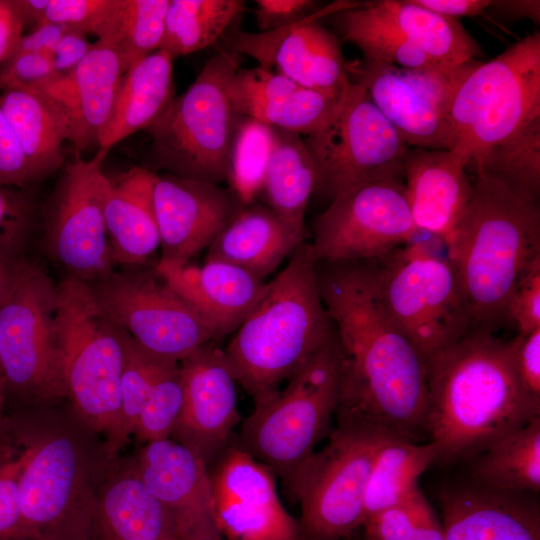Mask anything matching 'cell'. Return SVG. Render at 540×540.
Here are the masks:
<instances>
[{
    "mask_svg": "<svg viewBox=\"0 0 540 540\" xmlns=\"http://www.w3.org/2000/svg\"><path fill=\"white\" fill-rule=\"evenodd\" d=\"M315 275L343 351L337 426L421 443L426 362L381 310L368 261L316 262Z\"/></svg>",
    "mask_w": 540,
    "mask_h": 540,
    "instance_id": "1",
    "label": "cell"
},
{
    "mask_svg": "<svg viewBox=\"0 0 540 540\" xmlns=\"http://www.w3.org/2000/svg\"><path fill=\"white\" fill-rule=\"evenodd\" d=\"M428 441L435 463L469 460L540 416L522 388L510 341L469 330L426 361Z\"/></svg>",
    "mask_w": 540,
    "mask_h": 540,
    "instance_id": "2",
    "label": "cell"
},
{
    "mask_svg": "<svg viewBox=\"0 0 540 540\" xmlns=\"http://www.w3.org/2000/svg\"><path fill=\"white\" fill-rule=\"evenodd\" d=\"M474 175L471 199L443 244L470 330L494 333L508 321V302L520 278L540 258V209L498 179Z\"/></svg>",
    "mask_w": 540,
    "mask_h": 540,
    "instance_id": "3",
    "label": "cell"
},
{
    "mask_svg": "<svg viewBox=\"0 0 540 540\" xmlns=\"http://www.w3.org/2000/svg\"><path fill=\"white\" fill-rule=\"evenodd\" d=\"M311 246L303 242L265 287L224 350L229 369L253 398L279 389L331 336Z\"/></svg>",
    "mask_w": 540,
    "mask_h": 540,
    "instance_id": "4",
    "label": "cell"
},
{
    "mask_svg": "<svg viewBox=\"0 0 540 540\" xmlns=\"http://www.w3.org/2000/svg\"><path fill=\"white\" fill-rule=\"evenodd\" d=\"M342 361L334 329L283 390L254 402L233 444L269 466L285 485L329 431L338 404Z\"/></svg>",
    "mask_w": 540,
    "mask_h": 540,
    "instance_id": "5",
    "label": "cell"
},
{
    "mask_svg": "<svg viewBox=\"0 0 540 540\" xmlns=\"http://www.w3.org/2000/svg\"><path fill=\"white\" fill-rule=\"evenodd\" d=\"M54 336L66 395L93 427L122 440L124 330L73 276L57 285Z\"/></svg>",
    "mask_w": 540,
    "mask_h": 540,
    "instance_id": "6",
    "label": "cell"
},
{
    "mask_svg": "<svg viewBox=\"0 0 540 540\" xmlns=\"http://www.w3.org/2000/svg\"><path fill=\"white\" fill-rule=\"evenodd\" d=\"M416 237L367 261L381 310L426 362L470 330V317L446 254L436 253L432 241Z\"/></svg>",
    "mask_w": 540,
    "mask_h": 540,
    "instance_id": "7",
    "label": "cell"
},
{
    "mask_svg": "<svg viewBox=\"0 0 540 540\" xmlns=\"http://www.w3.org/2000/svg\"><path fill=\"white\" fill-rule=\"evenodd\" d=\"M239 68V54L218 51L146 129L154 169L217 185L228 181L230 146L239 117L228 89Z\"/></svg>",
    "mask_w": 540,
    "mask_h": 540,
    "instance_id": "8",
    "label": "cell"
},
{
    "mask_svg": "<svg viewBox=\"0 0 540 540\" xmlns=\"http://www.w3.org/2000/svg\"><path fill=\"white\" fill-rule=\"evenodd\" d=\"M454 148L466 169L540 119V32L480 62L457 89L449 112Z\"/></svg>",
    "mask_w": 540,
    "mask_h": 540,
    "instance_id": "9",
    "label": "cell"
},
{
    "mask_svg": "<svg viewBox=\"0 0 540 540\" xmlns=\"http://www.w3.org/2000/svg\"><path fill=\"white\" fill-rule=\"evenodd\" d=\"M304 143L314 165V192L331 200L366 183L402 181L410 147L352 81L331 120Z\"/></svg>",
    "mask_w": 540,
    "mask_h": 540,
    "instance_id": "10",
    "label": "cell"
},
{
    "mask_svg": "<svg viewBox=\"0 0 540 540\" xmlns=\"http://www.w3.org/2000/svg\"><path fill=\"white\" fill-rule=\"evenodd\" d=\"M385 439L337 426L284 485L301 505L303 540H341L363 526L369 474Z\"/></svg>",
    "mask_w": 540,
    "mask_h": 540,
    "instance_id": "11",
    "label": "cell"
},
{
    "mask_svg": "<svg viewBox=\"0 0 540 540\" xmlns=\"http://www.w3.org/2000/svg\"><path fill=\"white\" fill-rule=\"evenodd\" d=\"M480 62L404 69L364 58L348 63V72L410 147L452 150L451 103L462 81Z\"/></svg>",
    "mask_w": 540,
    "mask_h": 540,
    "instance_id": "12",
    "label": "cell"
},
{
    "mask_svg": "<svg viewBox=\"0 0 540 540\" xmlns=\"http://www.w3.org/2000/svg\"><path fill=\"white\" fill-rule=\"evenodd\" d=\"M88 286L103 311L153 355L181 362L215 341L207 325L154 268L113 271Z\"/></svg>",
    "mask_w": 540,
    "mask_h": 540,
    "instance_id": "13",
    "label": "cell"
},
{
    "mask_svg": "<svg viewBox=\"0 0 540 540\" xmlns=\"http://www.w3.org/2000/svg\"><path fill=\"white\" fill-rule=\"evenodd\" d=\"M418 234L403 181L388 180L359 185L332 199L314 219L310 246L315 263L367 261Z\"/></svg>",
    "mask_w": 540,
    "mask_h": 540,
    "instance_id": "14",
    "label": "cell"
},
{
    "mask_svg": "<svg viewBox=\"0 0 540 540\" xmlns=\"http://www.w3.org/2000/svg\"><path fill=\"white\" fill-rule=\"evenodd\" d=\"M57 285L28 265L0 307V360L7 389L28 399L63 397L54 336Z\"/></svg>",
    "mask_w": 540,
    "mask_h": 540,
    "instance_id": "15",
    "label": "cell"
},
{
    "mask_svg": "<svg viewBox=\"0 0 540 540\" xmlns=\"http://www.w3.org/2000/svg\"><path fill=\"white\" fill-rule=\"evenodd\" d=\"M107 151L92 159L80 155L66 165L56 186L46 219L45 241L52 257L87 284L114 270L105 223L110 179L102 170Z\"/></svg>",
    "mask_w": 540,
    "mask_h": 540,
    "instance_id": "16",
    "label": "cell"
},
{
    "mask_svg": "<svg viewBox=\"0 0 540 540\" xmlns=\"http://www.w3.org/2000/svg\"><path fill=\"white\" fill-rule=\"evenodd\" d=\"M79 456L57 437L32 444L18 480L26 540H92L95 510L79 495Z\"/></svg>",
    "mask_w": 540,
    "mask_h": 540,
    "instance_id": "17",
    "label": "cell"
},
{
    "mask_svg": "<svg viewBox=\"0 0 540 540\" xmlns=\"http://www.w3.org/2000/svg\"><path fill=\"white\" fill-rule=\"evenodd\" d=\"M356 3L337 1L303 20L267 32L238 28L223 36V50L245 54L259 66L281 74L299 86L342 93L350 83L348 63L337 37L318 20Z\"/></svg>",
    "mask_w": 540,
    "mask_h": 540,
    "instance_id": "18",
    "label": "cell"
},
{
    "mask_svg": "<svg viewBox=\"0 0 540 540\" xmlns=\"http://www.w3.org/2000/svg\"><path fill=\"white\" fill-rule=\"evenodd\" d=\"M214 513L228 540H303L283 507L275 473L233 443L209 466Z\"/></svg>",
    "mask_w": 540,
    "mask_h": 540,
    "instance_id": "19",
    "label": "cell"
},
{
    "mask_svg": "<svg viewBox=\"0 0 540 540\" xmlns=\"http://www.w3.org/2000/svg\"><path fill=\"white\" fill-rule=\"evenodd\" d=\"M180 364L183 404L171 435L207 466L230 445L240 421L234 379L224 350L209 343Z\"/></svg>",
    "mask_w": 540,
    "mask_h": 540,
    "instance_id": "20",
    "label": "cell"
},
{
    "mask_svg": "<svg viewBox=\"0 0 540 540\" xmlns=\"http://www.w3.org/2000/svg\"><path fill=\"white\" fill-rule=\"evenodd\" d=\"M161 257L183 266L208 248L244 204L230 188L172 174H157L153 188Z\"/></svg>",
    "mask_w": 540,
    "mask_h": 540,
    "instance_id": "21",
    "label": "cell"
},
{
    "mask_svg": "<svg viewBox=\"0 0 540 540\" xmlns=\"http://www.w3.org/2000/svg\"><path fill=\"white\" fill-rule=\"evenodd\" d=\"M136 470L170 515L176 538H222L208 466L199 455L175 440H154L142 449Z\"/></svg>",
    "mask_w": 540,
    "mask_h": 540,
    "instance_id": "22",
    "label": "cell"
},
{
    "mask_svg": "<svg viewBox=\"0 0 540 540\" xmlns=\"http://www.w3.org/2000/svg\"><path fill=\"white\" fill-rule=\"evenodd\" d=\"M126 71L119 52L99 39L72 71L37 88L64 109L69 122L67 140L76 155L98 145Z\"/></svg>",
    "mask_w": 540,
    "mask_h": 540,
    "instance_id": "23",
    "label": "cell"
},
{
    "mask_svg": "<svg viewBox=\"0 0 540 540\" xmlns=\"http://www.w3.org/2000/svg\"><path fill=\"white\" fill-rule=\"evenodd\" d=\"M183 404L179 362L163 359L142 348L124 332L121 412L124 435L143 441L169 438Z\"/></svg>",
    "mask_w": 540,
    "mask_h": 540,
    "instance_id": "24",
    "label": "cell"
},
{
    "mask_svg": "<svg viewBox=\"0 0 540 540\" xmlns=\"http://www.w3.org/2000/svg\"><path fill=\"white\" fill-rule=\"evenodd\" d=\"M156 274L201 318L219 340L235 332L263 293L265 282L226 262L201 266L158 263Z\"/></svg>",
    "mask_w": 540,
    "mask_h": 540,
    "instance_id": "25",
    "label": "cell"
},
{
    "mask_svg": "<svg viewBox=\"0 0 540 540\" xmlns=\"http://www.w3.org/2000/svg\"><path fill=\"white\" fill-rule=\"evenodd\" d=\"M445 540H540L535 494L451 487L440 495Z\"/></svg>",
    "mask_w": 540,
    "mask_h": 540,
    "instance_id": "26",
    "label": "cell"
},
{
    "mask_svg": "<svg viewBox=\"0 0 540 540\" xmlns=\"http://www.w3.org/2000/svg\"><path fill=\"white\" fill-rule=\"evenodd\" d=\"M403 179L416 229L444 242L472 196L465 159L455 150L409 147Z\"/></svg>",
    "mask_w": 540,
    "mask_h": 540,
    "instance_id": "27",
    "label": "cell"
},
{
    "mask_svg": "<svg viewBox=\"0 0 540 540\" xmlns=\"http://www.w3.org/2000/svg\"><path fill=\"white\" fill-rule=\"evenodd\" d=\"M156 173L135 166L110 180L105 223L114 265L142 266L160 247L153 188Z\"/></svg>",
    "mask_w": 540,
    "mask_h": 540,
    "instance_id": "28",
    "label": "cell"
},
{
    "mask_svg": "<svg viewBox=\"0 0 540 540\" xmlns=\"http://www.w3.org/2000/svg\"><path fill=\"white\" fill-rule=\"evenodd\" d=\"M304 242L266 205H242L208 247L206 259L235 265L264 280Z\"/></svg>",
    "mask_w": 540,
    "mask_h": 540,
    "instance_id": "29",
    "label": "cell"
},
{
    "mask_svg": "<svg viewBox=\"0 0 540 540\" xmlns=\"http://www.w3.org/2000/svg\"><path fill=\"white\" fill-rule=\"evenodd\" d=\"M2 109L20 143L32 181L57 171L69 122L60 104L37 88L11 87L0 96Z\"/></svg>",
    "mask_w": 540,
    "mask_h": 540,
    "instance_id": "30",
    "label": "cell"
},
{
    "mask_svg": "<svg viewBox=\"0 0 540 540\" xmlns=\"http://www.w3.org/2000/svg\"><path fill=\"white\" fill-rule=\"evenodd\" d=\"M173 59L157 50L133 64L124 74L110 121L98 147L109 151L115 144L150 127L174 99Z\"/></svg>",
    "mask_w": 540,
    "mask_h": 540,
    "instance_id": "31",
    "label": "cell"
},
{
    "mask_svg": "<svg viewBox=\"0 0 540 540\" xmlns=\"http://www.w3.org/2000/svg\"><path fill=\"white\" fill-rule=\"evenodd\" d=\"M315 188L313 161L299 134L273 127L263 184L267 206L304 238V217Z\"/></svg>",
    "mask_w": 540,
    "mask_h": 540,
    "instance_id": "32",
    "label": "cell"
},
{
    "mask_svg": "<svg viewBox=\"0 0 540 540\" xmlns=\"http://www.w3.org/2000/svg\"><path fill=\"white\" fill-rule=\"evenodd\" d=\"M473 484L538 495L540 491V416L500 437L472 457Z\"/></svg>",
    "mask_w": 540,
    "mask_h": 540,
    "instance_id": "33",
    "label": "cell"
},
{
    "mask_svg": "<svg viewBox=\"0 0 540 540\" xmlns=\"http://www.w3.org/2000/svg\"><path fill=\"white\" fill-rule=\"evenodd\" d=\"M376 4L435 65L457 67L482 55L478 43L455 18L430 11L412 0H381Z\"/></svg>",
    "mask_w": 540,
    "mask_h": 540,
    "instance_id": "34",
    "label": "cell"
},
{
    "mask_svg": "<svg viewBox=\"0 0 540 540\" xmlns=\"http://www.w3.org/2000/svg\"><path fill=\"white\" fill-rule=\"evenodd\" d=\"M94 524L118 540L176 537L170 515L137 470L107 489Z\"/></svg>",
    "mask_w": 540,
    "mask_h": 540,
    "instance_id": "35",
    "label": "cell"
},
{
    "mask_svg": "<svg viewBox=\"0 0 540 540\" xmlns=\"http://www.w3.org/2000/svg\"><path fill=\"white\" fill-rule=\"evenodd\" d=\"M435 463L430 441L386 438L374 459L364 497V523L371 516L405 504L420 489L419 477Z\"/></svg>",
    "mask_w": 540,
    "mask_h": 540,
    "instance_id": "36",
    "label": "cell"
},
{
    "mask_svg": "<svg viewBox=\"0 0 540 540\" xmlns=\"http://www.w3.org/2000/svg\"><path fill=\"white\" fill-rule=\"evenodd\" d=\"M343 40L356 45L364 58L404 69L438 66L413 46L375 2L336 12Z\"/></svg>",
    "mask_w": 540,
    "mask_h": 540,
    "instance_id": "37",
    "label": "cell"
},
{
    "mask_svg": "<svg viewBox=\"0 0 540 540\" xmlns=\"http://www.w3.org/2000/svg\"><path fill=\"white\" fill-rule=\"evenodd\" d=\"M243 10L241 0H169L159 50L174 59L213 46Z\"/></svg>",
    "mask_w": 540,
    "mask_h": 540,
    "instance_id": "38",
    "label": "cell"
},
{
    "mask_svg": "<svg viewBox=\"0 0 540 540\" xmlns=\"http://www.w3.org/2000/svg\"><path fill=\"white\" fill-rule=\"evenodd\" d=\"M467 169L498 179L518 195L538 202L540 193V119L492 148Z\"/></svg>",
    "mask_w": 540,
    "mask_h": 540,
    "instance_id": "39",
    "label": "cell"
},
{
    "mask_svg": "<svg viewBox=\"0 0 540 540\" xmlns=\"http://www.w3.org/2000/svg\"><path fill=\"white\" fill-rule=\"evenodd\" d=\"M168 5L169 0L118 1L108 32L100 40L119 52L127 70L159 50Z\"/></svg>",
    "mask_w": 540,
    "mask_h": 540,
    "instance_id": "40",
    "label": "cell"
},
{
    "mask_svg": "<svg viewBox=\"0 0 540 540\" xmlns=\"http://www.w3.org/2000/svg\"><path fill=\"white\" fill-rule=\"evenodd\" d=\"M273 145V127L239 115L228 161V183L242 204L261 191Z\"/></svg>",
    "mask_w": 540,
    "mask_h": 540,
    "instance_id": "41",
    "label": "cell"
},
{
    "mask_svg": "<svg viewBox=\"0 0 540 540\" xmlns=\"http://www.w3.org/2000/svg\"><path fill=\"white\" fill-rule=\"evenodd\" d=\"M344 92L298 86L282 97L255 107L246 116L271 127L309 136L331 120Z\"/></svg>",
    "mask_w": 540,
    "mask_h": 540,
    "instance_id": "42",
    "label": "cell"
},
{
    "mask_svg": "<svg viewBox=\"0 0 540 540\" xmlns=\"http://www.w3.org/2000/svg\"><path fill=\"white\" fill-rule=\"evenodd\" d=\"M32 444L0 432V540H26L20 515L18 480Z\"/></svg>",
    "mask_w": 540,
    "mask_h": 540,
    "instance_id": "43",
    "label": "cell"
},
{
    "mask_svg": "<svg viewBox=\"0 0 540 540\" xmlns=\"http://www.w3.org/2000/svg\"><path fill=\"white\" fill-rule=\"evenodd\" d=\"M298 86L287 77L260 66L239 68L229 84L228 94L234 111L246 116L255 107L282 97Z\"/></svg>",
    "mask_w": 540,
    "mask_h": 540,
    "instance_id": "44",
    "label": "cell"
},
{
    "mask_svg": "<svg viewBox=\"0 0 540 540\" xmlns=\"http://www.w3.org/2000/svg\"><path fill=\"white\" fill-rule=\"evenodd\" d=\"M118 1L48 0L46 13L40 24H57L102 39L108 32Z\"/></svg>",
    "mask_w": 540,
    "mask_h": 540,
    "instance_id": "45",
    "label": "cell"
},
{
    "mask_svg": "<svg viewBox=\"0 0 540 540\" xmlns=\"http://www.w3.org/2000/svg\"><path fill=\"white\" fill-rule=\"evenodd\" d=\"M419 489L405 504L379 512L363 524L365 540H418Z\"/></svg>",
    "mask_w": 540,
    "mask_h": 540,
    "instance_id": "46",
    "label": "cell"
},
{
    "mask_svg": "<svg viewBox=\"0 0 540 540\" xmlns=\"http://www.w3.org/2000/svg\"><path fill=\"white\" fill-rule=\"evenodd\" d=\"M508 321H513L518 334L525 335L540 328V258L520 278L507 307Z\"/></svg>",
    "mask_w": 540,
    "mask_h": 540,
    "instance_id": "47",
    "label": "cell"
},
{
    "mask_svg": "<svg viewBox=\"0 0 540 540\" xmlns=\"http://www.w3.org/2000/svg\"><path fill=\"white\" fill-rule=\"evenodd\" d=\"M11 187L0 186V256L15 258L30 222L25 196Z\"/></svg>",
    "mask_w": 540,
    "mask_h": 540,
    "instance_id": "48",
    "label": "cell"
},
{
    "mask_svg": "<svg viewBox=\"0 0 540 540\" xmlns=\"http://www.w3.org/2000/svg\"><path fill=\"white\" fill-rule=\"evenodd\" d=\"M57 78L48 56L21 53L14 54L0 71V87L39 88Z\"/></svg>",
    "mask_w": 540,
    "mask_h": 540,
    "instance_id": "49",
    "label": "cell"
},
{
    "mask_svg": "<svg viewBox=\"0 0 540 540\" xmlns=\"http://www.w3.org/2000/svg\"><path fill=\"white\" fill-rule=\"evenodd\" d=\"M510 343L518 380L529 397L540 403V328L517 334Z\"/></svg>",
    "mask_w": 540,
    "mask_h": 540,
    "instance_id": "50",
    "label": "cell"
},
{
    "mask_svg": "<svg viewBox=\"0 0 540 540\" xmlns=\"http://www.w3.org/2000/svg\"><path fill=\"white\" fill-rule=\"evenodd\" d=\"M30 181L27 160L0 103V186L21 187Z\"/></svg>",
    "mask_w": 540,
    "mask_h": 540,
    "instance_id": "51",
    "label": "cell"
},
{
    "mask_svg": "<svg viewBox=\"0 0 540 540\" xmlns=\"http://www.w3.org/2000/svg\"><path fill=\"white\" fill-rule=\"evenodd\" d=\"M255 18L261 32L297 23L314 13L311 0H256Z\"/></svg>",
    "mask_w": 540,
    "mask_h": 540,
    "instance_id": "52",
    "label": "cell"
},
{
    "mask_svg": "<svg viewBox=\"0 0 540 540\" xmlns=\"http://www.w3.org/2000/svg\"><path fill=\"white\" fill-rule=\"evenodd\" d=\"M93 43L87 35L67 28L49 55L53 70L57 77L72 71L89 53Z\"/></svg>",
    "mask_w": 540,
    "mask_h": 540,
    "instance_id": "53",
    "label": "cell"
},
{
    "mask_svg": "<svg viewBox=\"0 0 540 540\" xmlns=\"http://www.w3.org/2000/svg\"><path fill=\"white\" fill-rule=\"evenodd\" d=\"M24 24L12 0H0V63L16 52Z\"/></svg>",
    "mask_w": 540,
    "mask_h": 540,
    "instance_id": "54",
    "label": "cell"
},
{
    "mask_svg": "<svg viewBox=\"0 0 540 540\" xmlns=\"http://www.w3.org/2000/svg\"><path fill=\"white\" fill-rule=\"evenodd\" d=\"M66 29L57 24H39L29 34L22 35L14 54L33 53L49 57Z\"/></svg>",
    "mask_w": 540,
    "mask_h": 540,
    "instance_id": "55",
    "label": "cell"
},
{
    "mask_svg": "<svg viewBox=\"0 0 540 540\" xmlns=\"http://www.w3.org/2000/svg\"><path fill=\"white\" fill-rule=\"evenodd\" d=\"M415 4L450 18L483 14L492 1L489 0H412Z\"/></svg>",
    "mask_w": 540,
    "mask_h": 540,
    "instance_id": "56",
    "label": "cell"
},
{
    "mask_svg": "<svg viewBox=\"0 0 540 540\" xmlns=\"http://www.w3.org/2000/svg\"><path fill=\"white\" fill-rule=\"evenodd\" d=\"M418 540H445L441 522L425 496L418 509Z\"/></svg>",
    "mask_w": 540,
    "mask_h": 540,
    "instance_id": "57",
    "label": "cell"
},
{
    "mask_svg": "<svg viewBox=\"0 0 540 540\" xmlns=\"http://www.w3.org/2000/svg\"><path fill=\"white\" fill-rule=\"evenodd\" d=\"M28 264L15 258L0 256V307L22 277Z\"/></svg>",
    "mask_w": 540,
    "mask_h": 540,
    "instance_id": "58",
    "label": "cell"
},
{
    "mask_svg": "<svg viewBox=\"0 0 540 540\" xmlns=\"http://www.w3.org/2000/svg\"><path fill=\"white\" fill-rule=\"evenodd\" d=\"M491 7H497L509 17H528L535 22L540 19L539 1H492Z\"/></svg>",
    "mask_w": 540,
    "mask_h": 540,
    "instance_id": "59",
    "label": "cell"
},
{
    "mask_svg": "<svg viewBox=\"0 0 540 540\" xmlns=\"http://www.w3.org/2000/svg\"><path fill=\"white\" fill-rule=\"evenodd\" d=\"M23 24L39 25L46 13L48 0H12Z\"/></svg>",
    "mask_w": 540,
    "mask_h": 540,
    "instance_id": "60",
    "label": "cell"
},
{
    "mask_svg": "<svg viewBox=\"0 0 540 540\" xmlns=\"http://www.w3.org/2000/svg\"><path fill=\"white\" fill-rule=\"evenodd\" d=\"M6 390H7L6 378H5L3 367L0 360V432L6 427V422H5L4 413H3Z\"/></svg>",
    "mask_w": 540,
    "mask_h": 540,
    "instance_id": "61",
    "label": "cell"
},
{
    "mask_svg": "<svg viewBox=\"0 0 540 540\" xmlns=\"http://www.w3.org/2000/svg\"><path fill=\"white\" fill-rule=\"evenodd\" d=\"M162 540H180V539H178L176 537H167V538H164Z\"/></svg>",
    "mask_w": 540,
    "mask_h": 540,
    "instance_id": "62",
    "label": "cell"
},
{
    "mask_svg": "<svg viewBox=\"0 0 540 540\" xmlns=\"http://www.w3.org/2000/svg\"><path fill=\"white\" fill-rule=\"evenodd\" d=\"M217 540H222V538H219V539H217Z\"/></svg>",
    "mask_w": 540,
    "mask_h": 540,
    "instance_id": "63",
    "label": "cell"
}]
</instances>
